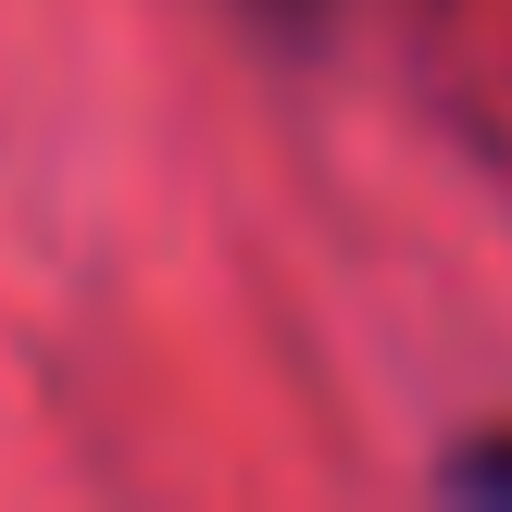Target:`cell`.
<instances>
[{
  "label": "cell",
  "instance_id": "2",
  "mask_svg": "<svg viewBox=\"0 0 512 512\" xmlns=\"http://www.w3.org/2000/svg\"><path fill=\"white\" fill-rule=\"evenodd\" d=\"M250 13H263V25H313L325 0H250Z\"/></svg>",
  "mask_w": 512,
  "mask_h": 512
},
{
  "label": "cell",
  "instance_id": "1",
  "mask_svg": "<svg viewBox=\"0 0 512 512\" xmlns=\"http://www.w3.org/2000/svg\"><path fill=\"white\" fill-rule=\"evenodd\" d=\"M450 488H463V500H512V438L463 450V463H450Z\"/></svg>",
  "mask_w": 512,
  "mask_h": 512
}]
</instances>
